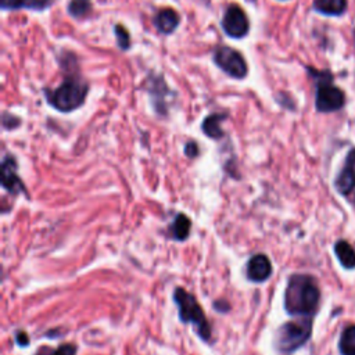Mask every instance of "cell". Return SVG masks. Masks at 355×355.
<instances>
[{
	"instance_id": "52a82bcc",
	"label": "cell",
	"mask_w": 355,
	"mask_h": 355,
	"mask_svg": "<svg viewBox=\"0 0 355 355\" xmlns=\"http://www.w3.org/2000/svg\"><path fill=\"white\" fill-rule=\"evenodd\" d=\"M345 97L341 89L331 85L329 80H319L316 89V108L320 112L337 111L344 105Z\"/></svg>"
},
{
	"instance_id": "603a6c76",
	"label": "cell",
	"mask_w": 355,
	"mask_h": 355,
	"mask_svg": "<svg viewBox=\"0 0 355 355\" xmlns=\"http://www.w3.org/2000/svg\"><path fill=\"white\" fill-rule=\"evenodd\" d=\"M35 355H54V349L50 347H40Z\"/></svg>"
},
{
	"instance_id": "9a60e30c",
	"label": "cell",
	"mask_w": 355,
	"mask_h": 355,
	"mask_svg": "<svg viewBox=\"0 0 355 355\" xmlns=\"http://www.w3.org/2000/svg\"><path fill=\"white\" fill-rule=\"evenodd\" d=\"M334 251L336 255L340 261V263L347 268V269H352L355 268V250L344 240L337 241L334 245Z\"/></svg>"
},
{
	"instance_id": "6da1fadb",
	"label": "cell",
	"mask_w": 355,
	"mask_h": 355,
	"mask_svg": "<svg viewBox=\"0 0 355 355\" xmlns=\"http://www.w3.org/2000/svg\"><path fill=\"white\" fill-rule=\"evenodd\" d=\"M319 288L306 275H293L284 291V308L293 316H311L319 302Z\"/></svg>"
},
{
	"instance_id": "7a4b0ae2",
	"label": "cell",
	"mask_w": 355,
	"mask_h": 355,
	"mask_svg": "<svg viewBox=\"0 0 355 355\" xmlns=\"http://www.w3.org/2000/svg\"><path fill=\"white\" fill-rule=\"evenodd\" d=\"M89 83L76 75H68L53 90L46 89V101L60 112H71L79 108L87 96Z\"/></svg>"
},
{
	"instance_id": "5b68a950",
	"label": "cell",
	"mask_w": 355,
	"mask_h": 355,
	"mask_svg": "<svg viewBox=\"0 0 355 355\" xmlns=\"http://www.w3.org/2000/svg\"><path fill=\"white\" fill-rule=\"evenodd\" d=\"M212 60L219 69H222L227 76L234 79H244L248 73L247 61L233 47L216 46L212 53Z\"/></svg>"
},
{
	"instance_id": "277c9868",
	"label": "cell",
	"mask_w": 355,
	"mask_h": 355,
	"mask_svg": "<svg viewBox=\"0 0 355 355\" xmlns=\"http://www.w3.org/2000/svg\"><path fill=\"white\" fill-rule=\"evenodd\" d=\"M301 319L284 323L276 334V345L282 352H293L304 345L311 336V318L298 316Z\"/></svg>"
},
{
	"instance_id": "cb8c5ba5",
	"label": "cell",
	"mask_w": 355,
	"mask_h": 355,
	"mask_svg": "<svg viewBox=\"0 0 355 355\" xmlns=\"http://www.w3.org/2000/svg\"><path fill=\"white\" fill-rule=\"evenodd\" d=\"M354 37H355V35H354Z\"/></svg>"
},
{
	"instance_id": "7402d4cb",
	"label": "cell",
	"mask_w": 355,
	"mask_h": 355,
	"mask_svg": "<svg viewBox=\"0 0 355 355\" xmlns=\"http://www.w3.org/2000/svg\"><path fill=\"white\" fill-rule=\"evenodd\" d=\"M184 154L190 158L196 157L198 154V147H197V143L196 141H189L186 146H184Z\"/></svg>"
},
{
	"instance_id": "7c38bea8",
	"label": "cell",
	"mask_w": 355,
	"mask_h": 355,
	"mask_svg": "<svg viewBox=\"0 0 355 355\" xmlns=\"http://www.w3.org/2000/svg\"><path fill=\"white\" fill-rule=\"evenodd\" d=\"M227 116V114H222V112H215L208 115L201 125V129L204 132L205 136L211 137V139H220L225 133L220 128V122Z\"/></svg>"
},
{
	"instance_id": "ffe728a7",
	"label": "cell",
	"mask_w": 355,
	"mask_h": 355,
	"mask_svg": "<svg viewBox=\"0 0 355 355\" xmlns=\"http://www.w3.org/2000/svg\"><path fill=\"white\" fill-rule=\"evenodd\" d=\"M51 4V0H26L25 8L33 10V11H43Z\"/></svg>"
},
{
	"instance_id": "8fae6325",
	"label": "cell",
	"mask_w": 355,
	"mask_h": 355,
	"mask_svg": "<svg viewBox=\"0 0 355 355\" xmlns=\"http://www.w3.org/2000/svg\"><path fill=\"white\" fill-rule=\"evenodd\" d=\"M179 21H180L179 14L171 7L159 8L154 15V26L159 33H164V35H171L178 28Z\"/></svg>"
},
{
	"instance_id": "44dd1931",
	"label": "cell",
	"mask_w": 355,
	"mask_h": 355,
	"mask_svg": "<svg viewBox=\"0 0 355 355\" xmlns=\"http://www.w3.org/2000/svg\"><path fill=\"white\" fill-rule=\"evenodd\" d=\"M54 355H76V347L73 344H62L54 349Z\"/></svg>"
},
{
	"instance_id": "30bf717a",
	"label": "cell",
	"mask_w": 355,
	"mask_h": 355,
	"mask_svg": "<svg viewBox=\"0 0 355 355\" xmlns=\"http://www.w3.org/2000/svg\"><path fill=\"white\" fill-rule=\"evenodd\" d=\"M336 187L344 196L355 189V150L348 153L345 164L336 179Z\"/></svg>"
},
{
	"instance_id": "5bb4252c",
	"label": "cell",
	"mask_w": 355,
	"mask_h": 355,
	"mask_svg": "<svg viewBox=\"0 0 355 355\" xmlns=\"http://www.w3.org/2000/svg\"><path fill=\"white\" fill-rule=\"evenodd\" d=\"M313 8L324 15H341L347 8V0H315Z\"/></svg>"
},
{
	"instance_id": "9c48e42d",
	"label": "cell",
	"mask_w": 355,
	"mask_h": 355,
	"mask_svg": "<svg viewBox=\"0 0 355 355\" xmlns=\"http://www.w3.org/2000/svg\"><path fill=\"white\" fill-rule=\"evenodd\" d=\"M272 275V263L263 254H257L247 263V277L251 282L262 283Z\"/></svg>"
},
{
	"instance_id": "4fadbf2b",
	"label": "cell",
	"mask_w": 355,
	"mask_h": 355,
	"mask_svg": "<svg viewBox=\"0 0 355 355\" xmlns=\"http://www.w3.org/2000/svg\"><path fill=\"white\" fill-rule=\"evenodd\" d=\"M190 227H191L190 219L184 214H178L169 227V233L173 240L183 241L190 234Z\"/></svg>"
},
{
	"instance_id": "8992f818",
	"label": "cell",
	"mask_w": 355,
	"mask_h": 355,
	"mask_svg": "<svg viewBox=\"0 0 355 355\" xmlns=\"http://www.w3.org/2000/svg\"><path fill=\"white\" fill-rule=\"evenodd\" d=\"M220 25L223 32L233 39H241L250 32V19L245 11L236 3L226 8Z\"/></svg>"
},
{
	"instance_id": "e0dca14e",
	"label": "cell",
	"mask_w": 355,
	"mask_h": 355,
	"mask_svg": "<svg viewBox=\"0 0 355 355\" xmlns=\"http://www.w3.org/2000/svg\"><path fill=\"white\" fill-rule=\"evenodd\" d=\"M89 11H90L89 0H72L68 4V12L75 18H80L86 15Z\"/></svg>"
},
{
	"instance_id": "ba28073f",
	"label": "cell",
	"mask_w": 355,
	"mask_h": 355,
	"mask_svg": "<svg viewBox=\"0 0 355 355\" xmlns=\"http://www.w3.org/2000/svg\"><path fill=\"white\" fill-rule=\"evenodd\" d=\"M1 184L8 193L14 196L24 191V184L17 173L15 158L10 154L4 157L1 164Z\"/></svg>"
},
{
	"instance_id": "3957f363",
	"label": "cell",
	"mask_w": 355,
	"mask_h": 355,
	"mask_svg": "<svg viewBox=\"0 0 355 355\" xmlns=\"http://www.w3.org/2000/svg\"><path fill=\"white\" fill-rule=\"evenodd\" d=\"M173 301L179 309V319L183 323H190L196 327L197 334L207 343H211L212 329L204 313V309L196 297L182 287L173 290Z\"/></svg>"
},
{
	"instance_id": "ac0fdd59",
	"label": "cell",
	"mask_w": 355,
	"mask_h": 355,
	"mask_svg": "<svg viewBox=\"0 0 355 355\" xmlns=\"http://www.w3.org/2000/svg\"><path fill=\"white\" fill-rule=\"evenodd\" d=\"M114 33H115V37H116V44L121 50H128L130 47V35L128 32V29L121 25V24H116L114 26Z\"/></svg>"
},
{
	"instance_id": "2e32d148",
	"label": "cell",
	"mask_w": 355,
	"mask_h": 355,
	"mask_svg": "<svg viewBox=\"0 0 355 355\" xmlns=\"http://www.w3.org/2000/svg\"><path fill=\"white\" fill-rule=\"evenodd\" d=\"M338 348L341 355H355V324H351L343 330Z\"/></svg>"
},
{
	"instance_id": "d6986e66",
	"label": "cell",
	"mask_w": 355,
	"mask_h": 355,
	"mask_svg": "<svg viewBox=\"0 0 355 355\" xmlns=\"http://www.w3.org/2000/svg\"><path fill=\"white\" fill-rule=\"evenodd\" d=\"M26 0H0L1 10H19L25 8Z\"/></svg>"
}]
</instances>
